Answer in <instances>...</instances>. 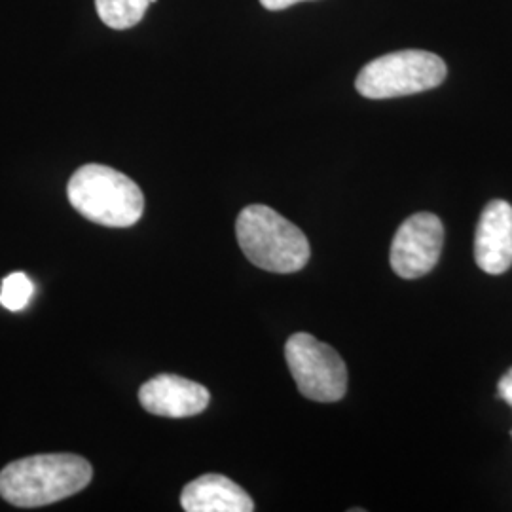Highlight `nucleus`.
<instances>
[{"mask_svg":"<svg viewBox=\"0 0 512 512\" xmlns=\"http://www.w3.org/2000/svg\"><path fill=\"white\" fill-rule=\"evenodd\" d=\"M93 478L88 459L40 454L18 459L0 471V495L21 509H35L82 492Z\"/></svg>","mask_w":512,"mask_h":512,"instance_id":"1","label":"nucleus"},{"mask_svg":"<svg viewBox=\"0 0 512 512\" xmlns=\"http://www.w3.org/2000/svg\"><path fill=\"white\" fill-rule=\"evenodd\" d=\"M236 236L243 255L266 272L294 274L310 260L306 234L268 205L245 207L236 222Z\"/></svg>","mask_w":512,"mask_h":512,"instance_id":"2","label":"nucleus"},{"mask_svg":"<svg viewBox=\"0 0 512 512\" xmlns=\"http://www.w3.org/2000/svg\"><path fill=\"white\" fill-rule=\"evenodd\" d=\"M67 196L84 219L107 228H129L145 211V196L137 183L107 165H82L74 171Z\"/></svg>","mask_w":512,"mask_h":512,"instance_id":"3","label":"nucleus"},{"mask_svg":"<svg viewBox=\"0 0 512 512\" xmlns=\"http://www.w3.org/2000/svg\"><path fill=\"white\" fill-rule=\"evenodd\" d=\"M442 57L425 50H403L366 63L355 88L366 99H393L427 92L446 80Z\"/></svg>","mask_w":512,"mask_h":512,"instance_id":"4","label":"nucleus"},{"mask_svg":"<svg viewBox=\"0 0 512 512\" xmlns=\"http://www.w3.org/2000/svg\"><path fill=\"white\" fill-rule=\"evenodd\" d=\"M285 359L298 391L317 403H336L348 391V368L336 349L311 334L296 332L285 344Z\"/></svg>","mask_w":512,"mask_h":512,"instance_id":"5","label":"nucleus"},{"mask_svg":"<svg viewBox=\"0 0 512 512\" xmlns=\"http://www.w3.org/2000/svg\"><path fill=\"white\" fill-rule=\"evenodd\" d=\"M444 245V226L433 213H416L399 226L391 243V268L403 279L429 274Z\"/></svg>","mask_w":512,"mask_h":512,"instance_id":"6","label":"nucleus"},{"mask_svg":"<svg viewBox=\"0 0 512 512\" xmlns=\"http://www.w3.org/2000/svg\"><path fill=\"white\" fill-rule=\"evenodd\" d=\"M143 408L164 418H190L209 406L207 387L175 374H160L139 389Z\"/></svg>","mask_w":512,"mask_h":512,"instance_id":"7","label":"nucleus"},{"mask_svg":"<svg viewBox=\"0 0 512 512\" xmlns=\"http://www.w3.org/2000/svg\"><path fill=\"white\" fill-rule=\"evenodd\" d=\"M475 258L490 275L505 274L512 266V205L503 200L488 203L476 224Z\"/></svg>","mask_w":512,"mask_h":512,"instance_id":"8","label":"nucleus"},{"mask_svg":"<svg viewBox=\"0 0 512 512\" xmlns=\"http://www.w3.org/2000/svg\"><path fill=\"white\" fill-rule=\"evenodd\" d=\"M181 505L186 512H251L255 503L234 480L203 475L184 486Z\"/></svg>","mask_w":512,"mask_h":512,"instance_id":"9","label":"nucleus"},{"mask_svg":"<svg viewBox=\"0 0 512 512\" xmlns=\"http://www.w3.org/2000/svg\"><path fill=\"white\" fill-rule=\"evenodd\" d=\"M150 0H95L101 21L110 29L126 31L145 18Z\"/></svg>","mask_w":512,"mask_h":512,"instance_id":"10","label":"nucleus"},{"mask_svg":"<svg viewBox=\"0 0 512 512\" xmlns=\"http://www.w3.org/2000/svg\"><path fill=\"white\" fill-rule=\"evenodd\" d=\"M35 285L25 274H10L4 277L0 287V304L10 311H21L33 300Z\"/></svg>","mask_w":512,"mask_h":512,"instance_id":"11","label":"nucleus"},{"mask_svg":"<svg viewBox=\"0 0 512 512\" xmlns=\"http://www.w3.org/2000/svg\"><path fill=\"white\" fill-rule=\"evenodd\" d=\"M497 391H499V397L512 408V368L499 380Z\"/></svg>","mask_w":512,"mask_h":512,"instance_id":"12","label":"nucleus"},{"mask_svg":"<svg viewBox=\"0 0 512 512\" xmlns=\"http://www.w3.org/2000/svg\"><path fill=\"white\" fill-rule=\"evenodd\" d=\"M298 2H304V0H260V4L266 8V10H272V12H279V10H285L293 4Z\"/></svg>","mask_w":512,"mask_h":512,"instance_id":"13","label":"nucleus"}]
</instances>
